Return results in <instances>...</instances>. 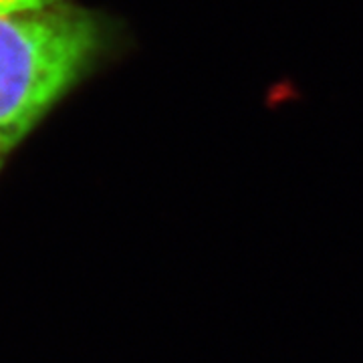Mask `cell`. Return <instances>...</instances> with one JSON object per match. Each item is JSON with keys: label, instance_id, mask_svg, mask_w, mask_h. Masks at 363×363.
<instances>
[{"label": "cell", "instance_id": "1", "mask_svg": "<svg viewBox=\"0 0 363 363\" xmlns=\"http://www.w3.org/2000/svg\"><path fill=\"white\" fill-rule=\"evenodd\" d=\"M105 49L101 18L77 6L0 16V168Z\"/></svg>", "mask_w": 363, "mask_h": 363}, {"label": "cell", "instance_id": "2", "mask_svg": "<svg viewBox=\"0 0 363 363\" xmlns=\"http://www.w3.org/2000/svg\"><path fill=\"white\" fill-rule=\"evenodd\" d=\"M59 2L61 0H0V16L40 11V9H47V6L59 4Z\"/></svg>", "mask_w": 363, "mask_h": 363}]
</instances>
